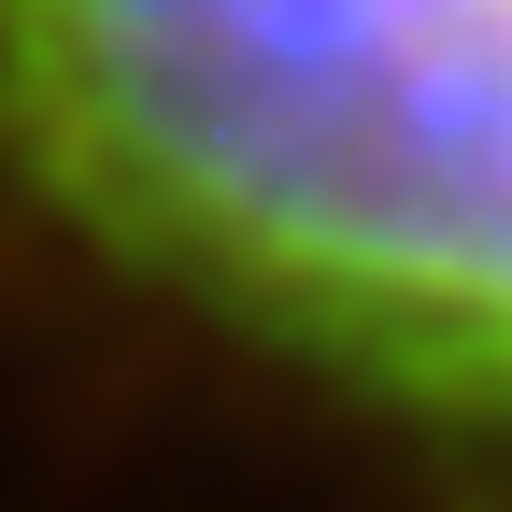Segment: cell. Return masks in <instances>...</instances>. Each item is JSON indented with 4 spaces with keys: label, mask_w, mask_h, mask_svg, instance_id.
I'll return each mask as SVG.
<instances>
[{
    "label": "cell",
    "mask_w": 512,
    "mask_h": 512,
    "mask_svg": "<svg viewBox=\"0 0 512 512\" xmlns=\"http://www.w3.org/2000/svg\"><path fill=\"white\" fill-rule=\"evenodd\" d=\"M0 285L512 512V0H0Z\"/></svg>",
    "instance_id": "6da1fadb"
}]
</instances>
